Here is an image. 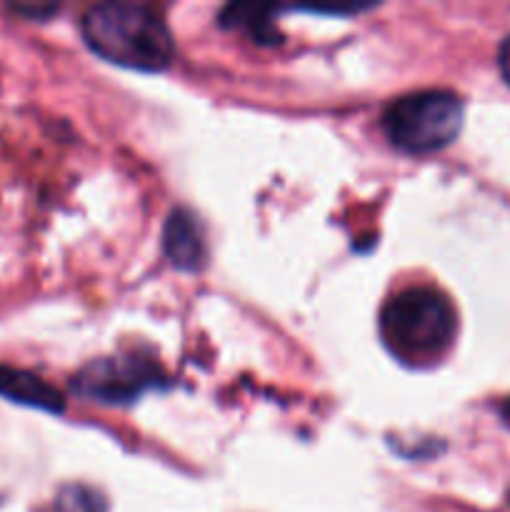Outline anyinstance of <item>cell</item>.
I'll use <instances>...</instances> for the list:
<instances>
[{"instance_id":"cell-1","label":"cell","mask_w":510,"mask_h":512,"mask_svg":"<svg viewBox=\"0 0 510 512\" xmlns=\"http://www.w3.org/2000/svg\"><path fill=\"white\" fill-rule=\"evenodd\" d=\"M83 38L100 58L145 73L168 68L175 55L168 25L143 3L93 5L83 15Z\"/></svg>"},{"instance_id":"cell-2","label":"cell","mask_w":510,"mask_h":512,"mask_svg":"<svg viewBox=\"0 0 510 512\" xmlns=\"http://www.w3.org/2000/svg\"><path fill=\"white\" fill-rule=\"evenodd\" d=\"M455 310L440 290L415 285L393 295L380 310V338L385 348L408 365L438 360L455 338Z\"/></svg>"},{"instance_id":"cell-3","label":"cell","mask_w":510,"mask_h":512,"mask_svg":"<svg viewBox=\"0 0 510 512\" xmlns=\"http://www.w3.org/2000/svg\"><path fill=\"white\" fill-rule=\"evenodd\" d=\"M463 100L450 90H418L388 105L383 130L405 153H435L458 138Z\"/></svg>"},{"instance_id":"cell-4","label":"cell","mask_w":510,"mask_h":512,"mask_svg":"<svg viewBox=\"0 0 510 512\" xmlns=\"http://www.w3.org/2000/svg\"><path fill=\"white\" fill-rule=\"evenodd\" d=\"M165 383V375L143 358H103L85 365L73 378V390L85 400L103 405H128Z\"/></svg>"},{"instance_id":"cell-5","label":"cell","mask_w":510,"mask_h":512,"mask_svg":"<svg viewBox=\"0 0 510 512\" xmlns=\"http://www.w3.org/2000/svg\"><path fill=\"white\" fill-rule=\"evenodd\" d=\"M163 245L170 263L178 270H200L205 263V235L200 220L190 210L178 208L168 215L163 230Z\"/></svg>"},{"instance_id":"cell-6","label":"cell","mask_w":510,"mask_h":512,"mask_svg":"<svg viewBox=\"0 0 510 512\" xmlns=\"http://www.w3.org/2000/svg\"><path fill=\"white\" fill-rule=\"evenodd\" d=\"M0 398L28 405V408L48 410V413L63 410V395L53 385H48L38 375L28 373V370L10 368V365H0Z\"/></svg>"},{"instance_id":"cell-7","label":"cell","mask_w":510,"mask_h":512,"mask_svg":"<svg viewBox=\"0 0 510 512\" xmlns=\"http://www.w3.org/2000/svg\"><path fill=\"white\" fill-rule=\"evenodd\" d=\"M220 25L228 30H245L255 43L275 45L283 35L275 25V10L263 5H228L220 13Z\"/></svg>"},{"instance_id":"cell-8","label":"cell","mask_w":510,"mask_h":512,"mask_svg":"<svg viewBox=\"0 0 510 512\" xmlns=\"http://www.w3.org/2000/svg\"><path fill=\"white\" fill-rule=\"evenodd\" d=\"M53 512H108L103 495L88 485H65L55 495Z\"/></svg>"},{"instance_id":"cell-9","label":"cell","mask_w":510,"mask_h":512,"mask_svg":"<svg viewBox=\"0 0 510 512\" xmlns=\"http://www.w3.org/2000/svg\"><path fill=\"white\" fill-rule=\"evenodd\" d=\"M498 65H500V73H503V78L508 80V85H510V38H505L503 45H500Z\"/></svg>"},{"instance_id":"cell-10","label":"cell","mask_w":510,"mask_h":512,"mask_svg":"<svg viewBox=\"0 0 510 512\" xmlns=\"http://www.w3.org/2000/svg\"><path fill=\"white\" fill-rule=\"evenodd\" d=\"M500 415H503V420H505V425H508L510 428V398L505 400L503 405H500Z\"/></svg>"}]
</instances>
